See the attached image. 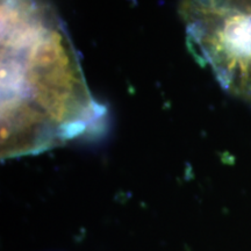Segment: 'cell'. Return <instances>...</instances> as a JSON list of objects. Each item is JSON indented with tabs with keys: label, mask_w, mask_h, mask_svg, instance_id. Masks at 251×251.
<instances>
[{
	"label": "cell",
	"mask_w": 251,
	"mask_h": 251,
	"mask_svg": "<svg viewBox=\"0 0 251 251\" xmlns=\"http://www.w3.org/2000/svg\"><path fill=\"white\" fill-rule=\"evenodd\" d=\"M64 25L45 0H1V157L37 155L103 127Z\"/></svg>",
	"instance_id": "1"
}]
</instances>
